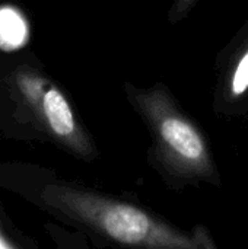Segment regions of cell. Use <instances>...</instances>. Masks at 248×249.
<instances>
[{"label": "cell", "mask_w": 248, "mask_h": 249, "mask_svg": "<svg viewBox=\"0 0 248 249\" xmlns=\"http://www.w3.org/2000/svg\"><path fill=\"white\" fill-rule=\"evenodd\" d=\"M47 206L114 244L149 249H215L210 232L199 225L181 229L149 210L96 191L50 184L42 191Z\"/></svg>", "instance_id": "1"}, {"label": "cell", "mask_w": 248, "mask_h": 249, "mask_svg": "<svg viewBox=\"0 0 248 249\" xmlns=\"http://www.w3.org/2000/svg\"><path fill=\"white\" fill-rule=\"evenodd\" d=\"M199 0H174L172 7L170 10V19L172 22H178L183 18H186V15L196 6Z\"/></svg>", "instance_id": "6"}, {"label": "cell", "mask_w": 248, "mask_h": 249, "mask_svg": "<svg viewBox=\"0 0 248 249\" xmlns=\"http://www.w3.org/2000/svg\"><path fill=\"white\" fill-rule=\"evenodd\" d=\"M218 98L224 108L235 107L248 98V38L231 57L219 83Z\"/></svg>", "instance_id": "4"}, {"label": "cell", "mask_w": 248, "mask_h": 249, "mask_svg": "<svg viewBox=\"0 0 248 249\" xmlns=\"http://www.w3.org/2000/svg\"><path fill=\"white\" fill-rule=\"evenodd\" d=\"M18 83L45 130L58 144L76 158L85 160L96 158V149L91 137L77 120L69 99L56 85L31 73L20 76Z\"/></svg>", "instance_id": "3"}, {"label": "cell", "mask_w": 248, "mask_h": 249, "mask_svg": "<svg viewBox=\"0 0 248 249\" xmlns=\"http://www.w3.org/2000/svg\"><path fill=\"white\" fill-rule=\"evenodd\" d=\"M126 92L151 131L153 160L167 178L183 184L221 182L203 133L164 85L146 89L126 85Z\"/></svg>", "instance_id": "2"}, {"label": "cell", "mask_w": 248, "mask_h": 249, "mask_svg": "<svg viewBox=\"0 0 248 249\" xmlns=\"http://www.w3.org/2000/svg\"><path fill=\"white\" fill-rule=\"evenodd\" d=\"M29 41V26L23 16L10 6L0 7V50L16 51Z\"/></svg>", "instance_id": "5"}]
</instances>
